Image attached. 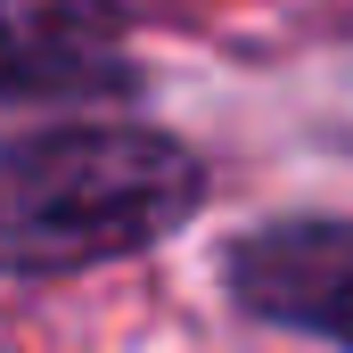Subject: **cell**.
<instances>
[{
	"label": "cell",
	"instance_id": "6da1fadb",
	"mask_svg": "<svg viewBox=\"0 0 353 353\" xmlns=\"http://www.w3.org/2000/svg\"><path fill=\"white\" fill-rule=\"evenodd\" d=\"M205 197L197 157L165 132L132 123H66L8 148L0 173V222L17 271H74L132 255L165 239L181 214Z\"/></svg>",
	"mask_w": 353,
	"mask_h": 353
},
{
	"label": "cell",
	"instance_id": "3957f363",
	"mask_svg": "<svg viewBox=\"0 0 353 353\" xmlns=\"http://www.w3.org/2000/svg\"><path fill=\"white\" fill-rule=\"evenodd\" d=\"M115 74V8L107 0H8V90H83Z\"/></svg>",
	"mask_w": 353,
	"mask_h": 353
},
{
	"label": "cell",
	"instance_id": "7a4b0ae2",
	"mask_svg": "<svg viewBox=\"0 0 353 353\" xmlns=\"http://www.w3.org/2000/svg\"><path fill=\"white\" fill-rule=\"evenodd\" d=\"M230 296L304 337L353 345V222H279L230 247Z\"/></svg>",
	"mask_w": 353,
	"mask_h": 353
}]
</instances>
